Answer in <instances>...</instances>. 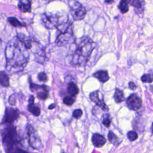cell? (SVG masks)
I'll return each instance as SVG.
<instances>
[{
  "instance_id": "6da1fadb",
  "label": "cell",
  "mask_w": 153,
  "mask_h": 153,
  "mask_svg": "<svg viewBox=\"0 0 153 153\" xmlns=\"http://www.w3.org/2000/svg\"><path fill=\"white\" fill-rule=\"evenodd\" d=\"M94 47V42L88 36H85L75 39L71 45L69 51L71 65H85L88 61Z\"/></svg>"
},
{
  "instance_id": "7a4b0ae2",
  "label": "cell",
  "mask_w": 153,
  "mask_h": 153,
  "mask_svg": "<svg viewBox=\"0 0 153 153\" xmlns=\"http://www.w3.org/2000/svg\"><path fill=\"white\" fill-rule=\"evenodd\" d=\"M7 66L22 71L26 65L29 59V53L23 44L17 38L11 40L5 48Z\"/></svg>"
},
{
  "instance_id": "3957f363",
  "label": "cell",
  "mask_w": 153,
  "mask_h": 153,
  "mask_svg": "<svg viewBox=\"0 0 153 153\" xmlns=\"http://www.w3.org/2000/svg\"><path fill=\"white\" fill-rule=\"evenodd\" d=\"M55 43L57 46H64L69 43L73 37L72 23L69 21L60 24L57 27Z\"/></svg>"
},
{
  "instance_id": "277c9868",
  "label": "cell",
  "mask_w": 153,
  "mask_h": 153,
  "mask_svg": "<svg viewBox=\"0 0 153 153\" xmlns=\"http://www.w3.org/2000/svg\"><path fill=\"white\" fill-rule=\"evenodd\" d=\"M26 132L28 137L29 145L35 149H41L43 145L41 139L32 125L28 124L26 127Z\"/></svg>"
},
{
  "instance_id": "5b68a950",
  "label": "cell",
  "mask_w": 153,
  "mask_h": 153,
  "mask_svg": "<svg viewBox=\"0 0 153 153\" xmlns=\"http://www.w3.org/2000/svg\"><path fill=\"white\" fill-rule=\"evenodd\" d=\"M60 17L57 14L44 13L41 16V21L43 25L47 29L57 28L60 24Z\"/></svg>"
},
{
  "instance_id": "8992f818",
  "label": "cell",
  "mask_w": 153,
  "mask_h": 153,
  "mask_svg": "<svg viewBox=\"0 0 153 153\" xmlns=\"http://www.w3.org/2000/svg\"><path fill=\"white\" fill-rule=\"evenodd\" d=\"M70 11L75 20H81L86 14V9L79 2L72 0L69 2Z\"/></svg>"
},
{
  "instance_id": "52a82bcc",
  "label": "cell",
  "mask_w": 153,
  "mask_h": 153,
  "mask_svg": "<svg viewBox=\"0 0 153 153\" xmlns=\"http://www.w3.org/2000/svg\"><path fill=\"white\" fill-rule=\"evenodd\" d=\"M20 115V111L18 109L7 107L5 110L4 117L1 120V124H11L16 121Z\"/></svg>"
},
{
  "instance_id": "ba28073f",
  "label": "cell",
  "mask_w": 153,
  "mask_h": 153,
  "mask_svg": "<svg viewBox=\"0 0 153 153\" xmlns=\"http://www.w3.org/2000/svg\"><path fill=\"white\" fill-rule=\"evenodd\" d=\"M126 104L130 110L137 111L141 108L142 100L136 94L133 93L127 97Z\"/></svg>"
},
{
  "instance_id": "9c48e42d",
  "label": "cell",
  "mask_w": 153,
  "mask_h": 153,
  "mask_svg": "<svg viewBox=\"0 0 153 153\" xmlns=\"http://www.w3.org/2000/svg\"><path fill=\"white\" fill-rule=\"evenodd\" d=\"M99 91H98V90H96V91H94L91 93L90 94V99L91 101L95 103L96 105L97 106L100 108L101 109L103 110V111H105V112L108 111L109 108H108V106L104 102L103 99H99Z\"/></svg>"
},
{
  "instance_id": "30bf717a",
  "label": "cell",
  "mask_w": 153,
  "mask_h": 153,
  "mask_svg": "<svg viewBox=\"0 0 153 153\" xmlns=\"http://www.w3.org/2000/svg\"><path fill=\"white\" fill-rule=\"evenodd\" d=\"M92 143L93 145L97 148L102 147L106 142L105 137L99 133H95L92 136Z\"/></svg>"
},
{
  "instance_id": "8fae6325",
  "label": "cell",
  "mask_w": 153,
  "mask_h": 153,
  "mask_svg": "<svg viewBox=\"0 0 153 153\" xmlns=\"http://www.w3.org/2000/svg\"><path fill=\"white\" fill-rule=\"evenodd\" d=\"M93 76L97 78L100 82L104 83L108 81L109 79V76L108 75V72L107 71L105 70H100L93 74Z\"/></svg>"
},
{
  "instance_id": "7c38bea8",
  "label": "cell",
  "mask_w": 153,
  "mask_h": 153,
  "mask_svg": "<svg viewBox=\"0 0 153 153\" xmlns=\"http://www.w3.org/2000/svg\"><path fill=\"white\" fill-rule=\"evenodd\" d=\"M17 38L18 40L21 42L25 47L29 50L32 47V38L29 36H26V35L22 33H18L17 35Z\"/></svg>"
},
{
  "instance_id": "4fadbf2b",
  "label": "cell",
  "mask_w": 153,
  "mask_h": 153,
  "mask_svg": "<svg viewBox=\"0 0 153 153\" xmlns=\"http://www.w3.org/2000/svg\"><path fill=\"white\" fill-rule=\"evenodd\" d=\"M18 8L23 13H29L31 11L30 0H20L18 4Z\"/></svg>"
},
{
  "instance_id": "5bb4252c",
  "label": "cell",
  "mask_w": 153,
  "mask_h": 153,
  "mask_svg": "<svg viewBox=\"0 0 153 153\" xmlns=\"http://www.w3.org/2000/svg\"><path fill=\"white\" fill-rule=\"evenodd\" d=\"M67 91L68 93L71 94V96L74 97L76 96L79 93V89L77 85L72 81L69 82L67 84Z\"/></svg>"
},
{
  "instance_id": "9a60e30c",
  "label": "cell",
  "mask_w": 153,
  "mask_h": 153,
  "mask_svg": "<svg viewBox=\"0 0 153 153\" xmlns=\"http://www.w3.org/2000/svg\"><path fill=\"white\" fill-rule=\"evenodd\" d=\"M0 85L4 87L10 86V78L4 71H0Z\"/></svg>"
},
{
  "instance_id": "2e32d148",
  "label": "cell",
  "mask_w": 153,
  "mask_h": 153,
  "mask_svg": "<svg viewBox=\"0 0 153 153\" xmlns=\"http://www.w3.org/2000/svg\"><path fill=\"white\" fill-rule=\"evenodd\" d=\"M108 139L109 141L113 144L114 145L117 146L118 145H120L121 142V141L120 140V139L115 135V133H114L112 131H109L108 134Z\"/></svg>"
},
{
  "instance_id": "e0dca14e",
  "label": "cell",
  "mask_w": 153,
  "mask_h": 153,
  "mask_svg": "<svg viewBox=\"0 0 153 153\" xmlns=\"http://www.w3.org/2000/svg\"><path fill=\"white\" fill-rule=\"evenodd\" d=\"M114 98L115 101L118 103L123 102L124 100V96L123 90H120L118 88H117L115 90Z\"/></svg>"
},
{
  "instance_id": "ac0fdd59",
  "label": "cell",
  "mask_w": 153,
  "mask_h": 153,
  "mask_svg": "<svg viewBox=\"0 0 153 153\" xmlns=\"http://www.w3.org/2000/svg\"><path fill=\"white\" fill-rule=\"evenodd\" d=\"M27 110L35 117H38L41 113L40 108L37 105H35V103L29 104L27 105Z\"/></svg>"
},
{
  "instance_id": "d6986e66",
  "label": "cell",
  "mask_w": 153,
  "mask_h": 153,
  "mask_svg": "<svg viewBox=\"0 0 153 153\" xmlns=\"http://www.w3.org/2000/svg\"><path fill=\"white\" fill-rule=\"evenodd\" d=\"M8 22L13 27H24L26 26L25 23H23L20 22L17 18L14 17H9L7 18Z\"/></svg>"
},
{
  "instance_id": "ffe728a7",
  "label": "cell",
  "mask_w": 153,
  "mask_h": 153,
  "mask_svg": "<svg viewBox=\"0 0 153 153\" xmlns=\"http://www.w3.org/2000/svg\"><path fill=\"white\" fill-rule=\"evenodd\" d=\"M118 8L122 13H126L128 11V1L121 0L120 2Z\"/></svg>"
},
{
  "instance_id": "44dd1931",
  "label": "cell",
  "mask_w": 153,
  "mask_h": 153,
  "mask_svg": "<svg viewBox=\"0 0 153 153\" xmlns=\"http://www.w3.org/2000/svg\"><path fill=\"white\" fill-rule=\"evenodd\" d=\"M75 101V99L72 96H67L63 99V103L68 106L72 105V104H74Z\"/></svg>"
},
{
  "instance_id": "7402d4cb",
  "label": "cell",
  "mask_w": 153,
  "mask_h": 153,
  "mask_svg": "<svg viewBox=\"0 0 153 153\" xmlns=\"http://www.w3.org/2000/svg\"><path fill=\"white\" fill-rule=\"evenodd\" d=\"M18 94L16 93H14L11 94L8 98V103L11 106H15L16 104V101L17 99Z\"/></svg>"
},
{
  "instance_id": "603a6c76",
  "label": "cell",
  "mask_w": 153,
  "mask_h": 153,
  "mask_svg": "<svg viewBox=\"0 0 153 153\" xmlns=\"http://www.w3.org/2000/svg\"><path fill=\"white\" fill-rule=\"evenodd\" d=\"M127 137L130 141L132 142L136 140L138 138V134L135 131L131 130L127 133Z\"/></svg>"
},
{
  "instance_id": "cb8c5ba5",
  "label": "cell",
  "mask_w": 153,
  "mask_h": 153,
  "mask_svg": "<svg viewBox=\"0 0 153 153\" xmlns=\"http://www.w3.org/2000/svg\"><path fill=\"white\" fill-rule=\"evenodd\" d=\"M152 75L151 74H143L141 76V81L143 82H148V83H151L152 82Z\"/></svg>"
},
{
  "instance_id": "d4e9b609",
  "label": "cell",
  "mask_w": 153,
  "mask_h": 153,
  "mask_svg": "<svg viewBox=\"0 0 153 153\" xmlns=\"http://www.w3.org/2000/svg\"><path fill=\"white\" fill-rule=\"evenodd\" d=\"M110 117H110L109 114H105V115H104V117L103 118V121H102L103 125L107 128H108L110 126L111 123Z\"/></svg>"
},
{
  "instance_id": "484cf974",
  "label": "cell",
  "mask_w": 153,
  "mask_h": 153,
  "mask_svg": "<svg viewBox=\"0 0 153 153\" xmlns=\"http://www.w3.org/2000/svg\"><path fill=\"white\" fill-rule=\"evenodd\" d=\"M128 4L136 8H140L142 6V2L140 0H129Z\"/></svg>"
},
{
  "instance_id": "4316f807",
  "label": "cell",
  "mask_w": 153,
  "mask_h": 153,
  "mask_svg": "<svg viewBox=\"0 0 153 153\" xmlns=\"http://www.w3.org/2000/svg\"><path fill=\"white\" fill-rule=\"evenodd\" d=\"M48 91L42 90V91H39L37 92V97L39 99L45 100L48 97Z\"/></svg>"
},
{
  "instance_id": "83f0119b",
  "label": "cell",
  "mask_w": 153,
  "mask_h": 153,
  "mask_svg": "<svg viewBox=\"0 0 153 153\" xmlns=\"http://www.w3.org/2000/svg\"><path fill=\"white\" fill-rule=\"evenodd\" d=\"M29 87L30 89L32 92H34L41 88V85L33 83L30 79V77H29Z\"/></svg>"
},
{
  "instance_id": "f1b7e54d",
  "label": "cell",
  "mask_w": 153,
  "mask_h": 153,
  "mask_svg": "<svg viewBox=\"0 0 153 153\" xmlns=\"http://www.w3.org/2000/svg\"><path fill=\"white\" fill-rule=\"evenodd\" d=\"M38 78L40 81L46 82L47 81V76L45 72H40L38 74Z\"/></svg>"
},
{
  "instance_id": "f546056e",
  "label": "cell",
  "mask_w": 153,
  "mask_h": 153,
  "mask_svg": "<svg viewBox=\"0 0 153 153\" xmlns=\"http://www.w3.org/2000/svg\"><path fill=\"white\" fill-rule=\"evenodd\" d=\"M82 115V111L80 109H75L73 112V117L76 119H79Z\"/></svg>"
},
{
  "instance_id": "4dcf8cb0",
  "label": "cell",
  "mask_w": 153,
  "mask_h": 153,
  "mask_svg": "<svg viewBox=\"0 0 153 153\" xmlns=\"http://www.w3.org/2000/svg\"><path fill=\"white\" fill-rule=\"evenodd\" d=\"M128 87L131 89V90H134L136 88V85L135 84L134 82H132V81H130L128 82Z\"/></svg>"
},
{
  "instance_id": "1f68e13d",
  "label": "cell",
  "mask_w": 153,
  "mask_h": 153,
  "mask_svg": "<svg viewBox=\"0 0 153 153\" xmlns=\"http://www.w3.org/2000/svg\"><path fill=\"white\" fill-rule=\"evenodd\" d=\"M34 101H35V97L33 95H30L29 99V104H33L34 103Z\"/></svg>"
},
{
  "instance_id": "d6a6232c",
  "label": "cell",
  "mask_w": 153,
  "mask_h": 153,
  "mask_svg": "<svg viewBox=\"0 0 153 153\" xmlns=\"http://www.w3.org/2000/svg\"><path fill=\"white\" fill-rule=\"evenodd\" d=\"M14 153H29V152H27L25 151L20 149H17L16 151L14 152Z\"/></svg>"
},
{
  "instance_id": "836d02e7",
  "label": "cell",
  "mask_w": 153,
  "mask_h": 153,
  "mask_svg": "<svg viewBox=\"0 0 153 153\" xmlns=\"http://www.w3.org/2000/svg\"><path fill=\"white\" fill-rule=\"evenodd\" d=\"M54 108H56V104L55 103H51V105H50L49 106H48V109H54Z\"/></svg>"
},
{
  "instance_id": "e575fe53",
  "label": "cell",
  "mask_w": 153,
  "mask_h": 153,
  "mask_svg": "<svg viewBox=\"0 0 153 153\" xmlns=\"http://www.w3.org/2000/svg\"><path fill=\"white\" fill-rule=\"evenodd\" d=\"M106 2L107 3H112L113 2V0H106Z\"/></svg>"
},
{
  "instance_id": "d590c367",
  "label": "cell",
  "mask_w": 153,
  "mask_h": 153,
  "mask_svg": "<svg viewBox=\"0 0 153 153\" xmlns=\"http://www.w3.org/2000/svg\"><path fill=\"white\" fill-rule=\"evenodd\" d=\"M1 42H2V41H1V38H0V45H1Z\"/></svg>"
},
{
  "instance_id": "8d00e7d4",
  "label": "cell",
  "mask_w": 153,
  "mask_h": 153,
  "mask_svg": "<svg viewBox=\"0 0 153 153\" xmlns=\"http://www.w3.org/2000/svg\"><path fill=\"white\" fill-rule=\"evenodd\" d=\"M0 153H2V152H1V151H0Z\"/></svg>"
}]
</instances>
